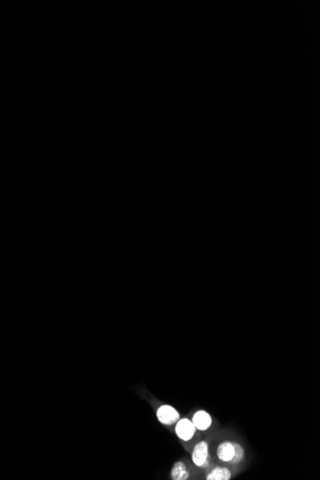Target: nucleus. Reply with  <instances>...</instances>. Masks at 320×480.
<instances>
[{"instance_id":"obj_1","label":"nucleus","mask_w":320,"mask_h":480,"mask_svg":"<svg viewBox=\"0 0 320 480\" xmlns=\"http://www.w3.org/2000/svg\"><path fill=\"white\" fill-rule=\"evenodd\" d=\"M192 460L194 464L198 467L204 468L209 464V446L205 441L198 443L192 452Z\"/></svg>"},{"instance_id":"obj_2","label":"nucleus","mask_w":320,"mask_h":480,"mask_svg":"<svg viewBox=\"0 0 320 480\" xmlns=\"http://www.w3.org/2000/svg\"><path fill=\"white\" fill-rule=\"evenodd\" d=\"M156 415H157V418L159 420L160 423H162L164 425H167V426L174 425L175 423H176L179 420V413L177 412L175 407H173L171 405H168V404L160 406Z\"/></svg>"},{"instance_id":"obj_3","label":"nucleus","mask_w":320,"mask_h":480,"mask_svg":"<svg viewBox=\"0 0 320 480\" xmlns=\"http://www.w3.org/2000/svg\"><path fill=\"white\" fill-rule=\"evenodd\" d=\"M175 432L183 441H189L195 435L196 427L194 426L192 421L187 418H184V419L177 421V424L175 427Z\"/></svg>"},{"instance_id":"obj_4","label":"nucleus","mask_w":320,"mask_h":480,"mask_svg":"<svg viewBox=\"0 0 320 480\" xmlns=\"http://www.w3.org/2000/svg\"><path fill=\"white\" fill-rule=\"evenodd\" d=\"M192 422L196 428H198V430L203 431L211 427L212 418L209 415V413H207L204 410H198L193 416Z\"/></svg>"},{"instance_id":"obj_5","label":"nucleus","mask_w":320,"mask_h":480,"mask_svg":"<svg viewBox=\"0 0 320 480\" xmlns=\"http://www.w3.org/2000/svg\"><path fill=\"white\" fill-rule=\"evenodd\" d=\"M217 455L222 462H230L234 458V446L233 443L225 441L220 444L217 450Z\"/></svg>"},{"instance_id":"obj_6","label":"nucleus","mask_w":320,"mask_h":480,"mask_svg":"<svg viewBox=\"0 0 320 480\" xmlns=\"http://www.w3.org/2000/svg\"><path fill=\"white\" fill-rule=\"evenodd\" d=\"M171 477L173 480H186L189 477V472L183 462H176L172 469Z\"/></svg>"},{"instance_id":"obj_7","label":"nucleus","mask_w":320,"mask_h":480,"mask_svg":"<svg viewBox=\"0 0 320 480\" xmlns=\"http://www.w3.org/2000/svg\"><path fill=\"white\" fill-rule=\"evenodd\" d=\"M231 473L227 468L217 467L209 474L206 475V480H229Z\"/></svg>"},{"instance_id":"obj_8","label":"nucleus","mask_w":320,"mask_h":480,"mask_svg":"<svg viewBox=\"0 0 320 480\" xmlns=\"http://www.w3.org/2000/svg\"><path fill=\"white\" fill-rule=\"evenodd\" d=\"M233 443V446H234V458H232V460L230 461V463L232 464H238L240 463L243 458H244V448L238 444V443L232 442Z\"/></svg>"}]
</instances>
